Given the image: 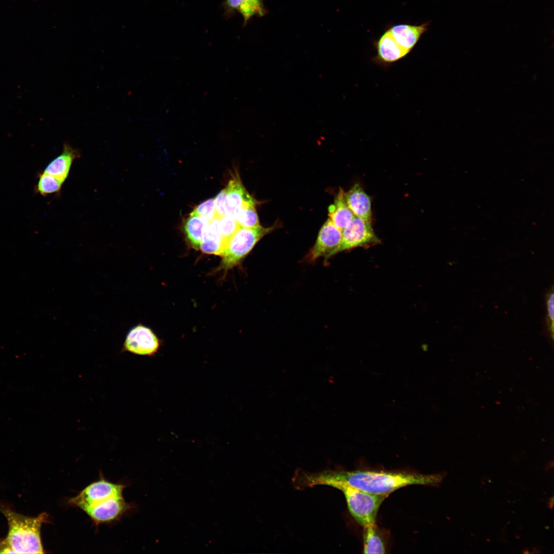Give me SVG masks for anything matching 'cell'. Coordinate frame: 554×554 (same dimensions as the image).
<instances>
[{"label":"cell","instance_id":"cell-1","mask_svg":"<svg viewBox=\"0 0 554 554\" xmlns=\"http://www.w3.org/2000/svg\"><path fill=\"white\" fill-rule=\"evenodd\" d=\"M446 473L424 474L407 472H392L356 470L352 471L327 469L319 472L296 470L292 478L293 484L298 490L317 485L330 486L343 484L365 492L387 496L402 487L411 485H438Z\"/></svg>","mask_w":554,"mask_h":554},{"label":"cell","instance_id":"cell-2","mask_svg":"<svg viewBox=\"0 0 554 554\" xmlns=\"http://www.w3.org/2000/svg\"><path fill=\"white\" fill-rule=\"evenodd\" d=\"M0 511L7 519L8 532L6 543L15 553H44L41 537L43 524L48 522V515L40 513L29 517L18 513L0 504Z\"/></svg>","mask_w":554,"mask_h":554},{"label":"cell","instance_id":"cell-3","mask_svg":"<svg viewBox=\"0 0 554 554\" xmlns=\"http://www.w3.org/2000/svg\"><path fill=\"white\" fill-rule=\"evenodd\" d=\"M275 228L260 225L253 228L240 227L230 238L221 255L222 261L217 271L225 272L237 265L265 235Z\"/></svg>","mask_w":554,"mask_h":554},{"label":"cell","instance_id":"cell-4","mask_svg":"<svg viewBox=\"0 0 554 554\" xmlns=\"http://www.w3.org/2000/svg\"><path fill=\"white\" fill-rule=\"evenodd\" d=\"M330 486L343 492L350 513L361 526L365 528L375 524L379 507L387 496L370 493L343 484Z\"/></svg>","mask_w":554,"mask_h":554},{"label":"cell","instance_id":"cell-5","mask_svg":"<svg viewBox=\"0 0 554 554\" xmlns=\"http://www.w3.org/2000/svg\"><path fill=\"white\" fill-rule=\"evenodd\" d=\"M380 242L371 221L355 216L342 230V241L338 253L359 247H369Z\"/></svg>","mask_w":554,"mask_h":554},{"label":"cell","instance_id":"cell-6","mask_svg":"<svg viewBox=\"0 0 554 554\" xmlns=\"http://www.w3.org/2000/svg\"><path fill=\"white\" fill-rule=\"evenodd\" d=\"M125 487L124 485L114 484L102 479L88 485L78 495L71 498L68 502L80 508L94 505L110 498L122 497Z\"/></svg>","mask_w":554,"mask_h":554},{"label":"cell","instance_id":"cell-7","mask_svg":"<svg viewBox=\"0 0 554 554\" xmlns=\"http://www.w3.org/2000/svg\"><path fill=\"white\" fill-rule=\"evenodd\" d=\"M160 340L152 330L142 324L132 327L128 332L122 351L141 355L151 356L159 348Z\"/></svg>","mask_w":554,"mask_h":554},{"label":"cell","instance_id":"cell-8","mask_svg":"<svg viewBox=\"0 0 554 554\" xmlns=\"http://www.w3.org/2000/svg\"><path fill=\"white\" fill-rule=\"evenodd\" d=\"M342 241V230L328 219L321 227L316 242L308 253V262L315 261L319 258L325 259L338 253Z\"/></svg>","mask_w":554,"mask_h":554},{"label":"cell","instance_id":"cell-9","mask_svg":"<svg viewBox=\"0 0 554 554\" xmlns=\"http://www.w3.org/2000/svg\"><path fill=\"white\" fill-rule=\"evenodd\" d=\"M131 508L123 497L109 499L97 504L82 507L96 524L114 521Z\"/></svg>","mask_w":554,"mask_h":554},{"label":"cell","instance_id":"cell-10","mask_svg":"<svg viewBox=\"0 0 554 554\" xmlns=\"http://www.w3.org/2000/svg\"><path fill=\"white\" fill-rule=\"evenodd\" d=\"M375 46L377 55L372 61L382 67H388L409 53L397 44L389 30L382 35Z\"/></svg>","mask_w":554,"mask_h":554},{"label":"cell","instance_id":"cell-11","mask_svg":"<svg viewBox=\"0 0 554 554\" xmlns=\"http://www.w3.org/2000/svg\"><path fill=\"white\" fill-rule=\"evenodd\" d=\"M81 155L77 149L64 143L62 153L46 166L44 173L53 175L64 182L68 177L73 161Z\"/></svg>","mask_w":554,"mask_h":554},{"label":"cell","instance_id":"cell-12","mask_svg":"<svg viewBox=\"0 0 554 554\" xmlns=\"http://www.w3.org/2000/svg\"><path fill=\"white\" fill-rule=\"evenodd\" d=\"M427 26L428 23L420 26L400 24L388 30L397 44L409 53L426 31Z\"/></svg>","mask_w":554,"mask_h":554},{"label":"cell","instance_id":"cell-13","mask_svg":"<svg viewBox=\"0 0 554 554\" xmlns=\"http://www.w3.org/2000/svg\"><path fill=\"white\" fill-rule=\"evenodd\" d=\"M345 197L347 204L355 216L371 221V200L359 184H355L345 193Z\"/></svg>","mask_w":554,"mask_h":554},{"label":"cell","instance_id":"cell-14","mask_svg":"<svg viewBox=\"0 0 554 554\" xmlns=\"http://www.w3.org/2000/svg\"><path fill=\"white\" fill-rule=\"evenodd\" d=\"M225 215L235 218L243 202L250 194L244 186L238 172L229 180L227 186Z\"/></svg>","mask_w":554,"mask_h":554},{"label":"cell","instance_id":"cell-15","mask_svg":"<svg viewBox=\"0 0 554 554\" xmlns=\"http://www.w3.org/2000/svg\"><path fill=\"white\" fill-rule=\"evenodd\" d=\"M329 219L339 229L342 230L355 217L349 208L345 197V192L340 188L334 202L328 208Z\"/></svg>","mask_w":554,"mask_h":554},{"label":"cell","instance_id":"cell-16","mask_svg":"<svg viewBox=\"0 0 554 554\" xmlns=\"http://www.w3.org/2000/svg\"><path fill=\"white\" fill-rule=\"evenodd\" d=\"M209 222L205 218L199 216L189 215L184 222V230L186 236L195 249H200L202 239L206 232Z\"/></svg>","mask_w":554,"mask_h":554},{"label":"cell","instance_id":"cell-17","mask_svg":"<svg viewBox=\"0 0 554 554\" xmlns=\"http://www.w3.org/2000/svg\"><path fill=\"white\" fill-rule=\"evenodd\" d=\"M200 249L205 253L221 256L223 243L219 227V218L215 217L209 223L201 242Z\"/></svg>","mask_w":554,"mask_h":554},{"label":"cell","instance_id":"cell-18","mask_svg":"<svg viewBox=\"0 0 554 554\" xmlns=\"http://www.w3.org/2000/svg\"><path fill=\"white\" fill-rule=\"evenodd\" d=\"M256 203L250 194L244 200L234 218L240 227L253 228L261 225L255 208Z\"/></svg>","mask_w":554,"mask_h":554},{"label":"cell","instance_id":"cell-19","mask_svg":"<svg viewBox=\"0 0 554 554\" xmlns=\"http://www.w3.org/2000/svg\"><path fill=\"white\" fill-rule=\"evenodd\" d=\"M226 4L240 12L245 22L254 15L262 16L265 13L262 0H227Z\"/></svg>","mask_w":554,"mask_h":554},{"label":"cell","instance_id":"cell-20","mask_svg":"<svg viewBox=\"0 0 554 554\" xmlns=\"http://www.w3.org/2000/svg\"><path fill=\"white\" fill-rule=\"evenodd\" d=\"M364 528L363 553H385V545L375 525Z\"/></svg>","mask_w":554,"mask_h":554},{"label":"cell","instance_id":"cell-21","mask_svg":"<svg viewBox=\"0 0 554 554\" xmlns=\"http://www.w3.org/2000/svg\"><path fill=\"white\" fill-rule=\"evenodd\" d=\"M63 183V181L44 172L39 176L37 191L43 195L57 193L61 190Z\"/></svg>","mask_w":554,"mask_h":554},{"label":"cell","instance_id":"cell-22","mask_svg":"<svg viewBox=\"0 0 554 554\" xmlns=\"http://www.w3.org/2000/svg\"><path fill=\"white\" fill-rule=\"evenodd\" d=\"M219 227L223 241L224 250L228 240L240 228V226L235 219L225 215L219 218Z\"/></svg>","mask_w":554,"mask_h":554},{"label":"cell","instance_id":"cell-23","mask_svg":"<svg viewBox=\"0 0 554 554\" xmlns=\"http://www.w3.org/2000/svg\"><path fill=\"white\" fill-rule=\"evenodd\" d=\"M546 302V329L551 341L553 339V320H554V294L553 286L547 292L545 296Z\"/></svg>","mask_w":554,"mask_h":554},{"label":"cell","instance_id":"cell-24","mask_svg":"<svg viewBox=\"0 0 554 554\" xmlns=\"http://www.w3.org/2000/svg\"><path fill=\"white\" fill-rule=\"evenodd\" d=\"M189 215L206 219L209 223L215 217L214 199H208L197 206Z\"/></svg>","mask_w":554,"mask_h":554},{"label":"cell","instance_id":"cell-25","mask_svg":"<svg viewBox=\"0 0 554 554\" xmlns=\"http://www.w3.org/2000/svg\"><path fill=\"white\" fill-rule=\"evenodd\" d=\"M227 188L221 190L214 198L215 217L220 218L225 215V202L227 196Z\"/></svg>","mask_w":554,"mask_h":554},{"label":"cell","instance_id":"cell-26","mask_svg":"<svg viewBox=\"0 0 554 554\" xmlns=\"http://www.w3.org/2000/svg\"><path fill=\"white\" fill-rule=\"evenodd\" d=\"M14 553L13 551L6 543L4 539L0 541V553Z\"/></svg>","mask_w":554,"mask_h":554},{"label":"cell","instance_id":"cell-27","mask_svg":"<svg viewBox=\"0 0 554 554\" xmlns=\"http://www.w3.org/2000/svg\"><path fill=\"white\" fill-rule=\"evenodd\" d=\"M553 467V461L552 460L551 461L548 462L547 464H546L545 466L544 467V469L546 471H548L551 469Z\"/></svg>","mask_w":554,"mask_h":554},{"label":"cell","instance_id":"cell-28","mask_svg":"<svg viewBox=\"0 0 554 554\" xmlns=\"http://www.w3.org/2000/svg\"><path fill=\"white\" fill-rule=\"evenodd\" d=\"M547 506L549 509H552L553 507V497L549 499V501L547 502Z\"/></svg>","mask_w":554,"mask_h":554},{"label":"cell","instance_id":"cell-29","mask_svg":"<svg viewBox=\"0 0 554 554\" xmlns=\"http://www.w3.org/2000/svg\"><path fill=\"white\" fill-rule=\"evenodd\" d=\"M523 553H525V554H526V553H529V551L528 550V549H524V550H523Z\"/></svg>","mask_w":554,"mask_h":554}]
</instances>
